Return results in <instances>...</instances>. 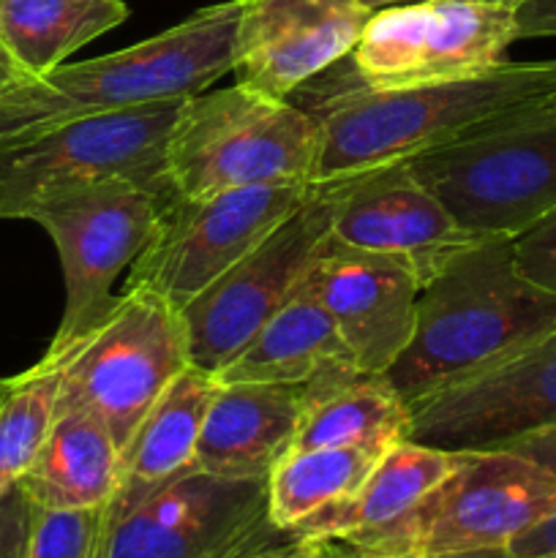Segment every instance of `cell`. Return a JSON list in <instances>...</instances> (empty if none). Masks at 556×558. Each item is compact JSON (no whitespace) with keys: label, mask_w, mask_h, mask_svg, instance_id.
I'll return each instance as SVG.
<instances>
[{"label":"cell","mask_w":556,"mask_h":558,"mask_svg":"<svg viewBox=\"0 0 556 558\" xmlns=\"http://www.w3.org/2000/svg\"><path fill=\"white\" fill-rule=\"evenodd\" d=\"M556 96V60H501L483 74L409 87L333 85L309 112L319 123L311 185L442 150L518 109Z\"/></svg>","instance_id":"obj_1"},{"label":"cell","mask_w":556,"mask_h":558,"mask_svg":"<svg viewBox=\"0 0 556 558\" xmlns=\"http://www.w3.org/2000/svg\"><path fill=\"white\" fill-rule=\"evenodd\" d=\"M556 327V294L518 272L512 238H480L418 298L414 336L385 371L407 403L494 368Z\"/></svg>","instance_id":"obj_2"},{"label":"cell","mask_w":556,"mask_h":558,"mask_svg":"<svg viewBox=\"0 0 556 558\" xmlns=\"http://www.w3.org/2000/svg\"><path fill=\"white\" fill-rule=\"evenodd\" d=\"M243 0L207 5L158 36L104 58L63 63L0 90V145L90 114L183 104L234 71Z\"/></svg>","instance_id":"obj_3"},{"label":"cell","mask_w":556,"mask_h":558,"mask_svg":"<svg viewBox=\"0 0 556 558\" xmlns=\"http://www.w3.org/2000/svg\"><path fill=\"white\" fill-rule=\"evenodd\" d=\"M319 123L289 98L234 82L185 98L167 136V172L178 196L254 185H311Z\"/></svg>","instance_id":"obj_4"},{"label":"cell","mask_w":556,"mask_h":558,"mask_svg":"<svg viewBox=\"0 0 556 558\" xmlns=\"http://www.w3.org/2000/svg\"><path fill=\"white\" fill-rule=\"evenodd\" d=\"M409 167L467 232L518 238L556 207V104L505 114Z\"/></svg>","instance_id":"obj_5"},{"label":"cell","mask_w":556,"mask_h":558,"mask_svg":"<svg viewBox=\"0 0 556 558\" xmlns=\"http://www.w3.org/2000/svg\"><path fill=\"white\" fill-rule=\"evenodd\" d=\"M556 512V474L510 450L469 452L407 515L341 543L360 558H431L507 548Z\"/></svg>","instance_id":"obj_6"},{"label":"cell","mask_w":556,"mask_h":558,"mask_svg":"<svg viewBox=\"0 0 556 558\" xmlns=\"http://www.w3.org/2000/svg\"><path fill=\"white\" fill-rule=\"evenodd\" d=\"M164 205L123 178L87 180L41 194L27 205L58 248L65 308L44 357H65L112 311V283L150 243Z\"/></svg>","instance_id":"obj_7"},{"label":"cell","mask_w":556,"mask_h":558,"mask_svg":"<svg viewBox=\"0 0 556 558\" xmlns=\"http://www.w3.org/2000/svg\"><path fill=\"white\" fill-rule=\"evenodd\" d=\"M52 360H65L58 412H90L123 452L164 390L191 365L183 314L150 289H125L90 336Z\"/></svg>","instance_id":"obj_8"},{"label":"cell","mask_w":556,"mask_h":558,"mask_svg":"<svg viewBox=\"0 0 556 558\" xmlns=\"http://www.w3.org/2000/svg\"><path fill=\"white\" fill-rule=\"evenodd\" d=\"M180 104L90 114L0 145V221L25 216L41 194L87 180L123 178L164 207L178 196L167 172V136Z\"/></svg>","instance_id":"obj_9"},{"label":"cell","mask_w":556,"mask_h":558,"mask_svg":"<svg viewBox=\"0 0 556 558\" xmlns=\"http://www.w3.org/2000/svg\"><path fill=\"white\" fill-rule=\"evenodd\" d=\"M314 185H254L207 196H174L150 243L129 267V287H145L183 311L216 278L270 238L309 202Z\"/></svg>","instance_id":"obj_10"},{"label":"cell","mask_w":556,"mask_h":558,"mask_svg":"<svg viewBox=\"0 0 556 558\" xmlns=\"http://www.w3.org/2000/svg\"><path fill=\"white\" fill-rule=\"evenodd\" d=\"M518 41L516 3L409 0L371 14L349 58L360 87H409L483 74Z\"/></svg>","instance_id":"obj_11"},{"label":"cell","mask_w":556,"mask_h":558,"mask_svg":"<svg viewBox=\"0 0 556 558\" xmlns=\"http://www.w3.org/2000/svg\"><path fill=\"white\" fill-rule=\"evenodd\" d=\"M333 205L336 185H314L289 221L180 311L191 365L216 374L298 292L333 232Z\"/></svg>","instance_id":"obj_12"},{"label":"cell","mask_w":556,"mask_h":558,"mask_svg":"<svg viewBox=\"0 0 556 558\" xmlns=\"http://www.w3.org/2000/svg\"><path fill=\"white\" fill-rule=\"evenodd\" d=\"M409 439L491 452L556 425V327L483 374L409 403Z\"/></svg>","instance_id":"obj_13"},{"label":"cell","mask_w":556,"mask_h":558,"mask_svg":"<svg viewBox=\"0 0 556 558\" xmlns=\"http://www.w3.org/2000/svg\"><path fill=\"white\" fill-rule=\"evenodd\" d=\"M270 526L267 480L191 469L104 529L98 558H216Z\"/></svg>","instance_id":"obj_14"},{"label":"cell","mask_w":556,"mask_h":558,"mask_svg":"<svg viewBox=\"0 0 556 558\" xmlns=\"http://www.w3.org/2000/svg\"><path fill=\"white\" fill-rule=\"evenodd\" d=\"M303 283L325 305L360 371L385 374L412 341L423 287L409 262L354 248L330 232Z\"/></svg>","instance_id":"obj_15"},{"label":"cell","mask_w":556,"mask_h":558,"mask_svg":"<svg viewBox=\"0 0 556 558\" xmlns=\"http://www.w3.org/2000/svg\"><path fill=\"white\" fill-rule=\"evenodd\" d=\"M371 14L358 0H243L234 41L238 82L289 98L352 52Z\"/></svg>","instance_id":"obj_16"},{"label":"cell","mask_w":556,"mask_h":558,"mask_svg":"<svg viewBox=\"0 0 556 558\" xmlns=\"http://www.w3.org/2000/svg\"><path fill=\"white\" fill-rule=\"evenodd\" d=\"M333 234L354 248L379 251L409 262L420 287L452 256L478 243L447 207L414 178L409 161L338 180Z\"/></svg>","instance_id":"obj_17"},{"label":"cell","mask_w":556,"mask_h":558,"mask_svg":"<svg viewBox=\"0 0 556 558\" xmlns=\"http://www.w3.org/2000/svg\"><path fill=\"white\" fill-rule=\"evenodd\" d=\"M305 385H218L194 452V472L227 480H267L294 447Z\"/></svg>","instance_id":"obj_18"},{"label":"cell","mask_w":556,"mask_h":558,"mask_svg":"<svg viewBox=\"0 0 556 558\" xmlns=\"http://www.w3.org/2000/svg\"><path fill=\"white\" fill-rule=\"evenodd\" d=\"M216 390V376L196 365H189L164 390L120 452L118 488L104 507V529L194 469L196 441Z\"/></svg>","instance_id":"obj_19"},{"label":"cell","mask_w":556,"mask_h":558,"mask_svg":"<svg viewBox=\"0 0 556 558\" xmlns=\"http://www.w3.org/2000/svg\"><path fill=\"white\" fill-rule=\"evenodd\" d=\"M409 403L385 374H368L354 363L333 365L305 381L294 450L358 447L387 452L409 439Z\"/></svg>","instance_id":"obj_20"},{"label":"cell","mask_w":556,"mask_h":558,"mask_svg":"<svg viewBox=\"0 0 556 558\" xmlns=\"http://www.w3.org/2000/svg\"><path fill=\"white\" fill-rule=\"evenodd\" d=\"M469 452H450L407 439L376 461L374 472L347 499L305 518L292 534L305 543H354L407 515L442 480L450 477Z\"/></svg>","instance_id":"obj_21"},{"label":"cell","mask_w":556,"mask_h":558,"mask_svg":"<svg viewBox=\"0 0 556 558\" xmlns=\"http://www.w3.org/2000/svg\"><path fill=\"white\" fill-rule=\"evenodd\" d=\"M354 363L325 305L305 283L265 322L259 332L218 368V385H305L333 365Z\"/></svg>","instance_id":"obj_22"},{"label":"cell","mask_w":556,"mask_h":558,"mask_svg":"<svg viewBox=\"0 0 556 558\" xmlns=\"http://www.w3.org/2000/svg\"><path fill=\"white\" fill-rule=\"evenodd\" d=\"M120 447L85 409L55 414L41 452L22 477V490L36 507L82 510L107 507L118 488Z\"/></svg>","instance_id":"obj_23"},{"label":"cell","mask_w":556,"mask_h":558,"mask_svg":"<svg viewBox=\"0 0 556 558\" xmlns=\"http://www.w3.org/2000/svg\"><path fill=\"white\" fill-rule=\"evenodd\" d=\"M125 20L123 0H0V44L25 82L63 65Z\"/></svg>","instance_id":"obj_24"},{"label":"cell","mask_w":556,"mask_h":558,"mask_svg":"<svg viewBox=\"0 0 556 558\" xmlns=\"http://www.w3.org/2000/svg\"><path fill=\"white\" fill-rule=\"evenodd\" d=\"M382 456L358 447H292L267 474V518L292 534L305 518L352 496Z\"/></svg>","instance_id":"obj_25"},{"label":"cell","mask_w":556,"mask_h":558,"mask_svg":"<svg viewBox=\"0 0 556 558\" xmlns=\"http://www.w3.org/2000/svg\"><path fill=\"white\" fill-rule=\"evenodd\" d=\"M63 363L41 357L22 374L0 379V499L22 483L52 430Z\"/></svg>","instance_id":"obj_26"},{"label":"cell","mask_w":556,"mask_h":558,"mask_svg":"<svg viewBox=\"0 0 556 558\" xmlns=\"http://www.w3.org/2000/svg\"><path fill=\"white\" fill-rule=\"evenodd\" d=\"M104 543V507L52 510L33 505L27 558H98Z\"/></svg>","instance_id":"obj_27"},{"label":"cell","mask_w":556,"mask_h":558,"mask_svg":"<svg viewBox=\"0 0 556 558\" xmlns=\"http://www.w3.org/2000/svg\"><path fill=\"white\" fill-rule=\"evenodd\" d=\"M512 256L529 283L556 294V207L512 238Z\"/></svg>","instance_id":"obj_28"},{"label":"cell","mask_w":556,"mask_h":558,"mask_svg":"<svg viewBox=\"0 0 556 558\" xmlns=\"http://www.w3.org/2000/svg\"><path fill=\"white\" fill-rule=\"evenodd\" d=\"M31 518L33 501L16 485L0 499V558H27Z\"/></svg>","instance_id":"obj_29"},{"label":"cell","mask_w":556,"mask_h":558,"mask_svg":"<svg viewBox=\"0 0 556 558\" xmlns=\"http://www.w3.org/2000/svg\"><path fill=\"white\" fill-rule=\"evenodd\" d=\"M518 38L556 36V0H521L516 3Z\"/></svg>","instance_id":"obj_30"},{"label":"cell","mask_w":556,"mask_h":558,"mask_svg":"<svg viewBox=\"0 0 556 558\" xmlns=\"http://www.w3.org/2000/svg\"><path fill=\"white\" fill-rule=\"evenodd\" d=\"M510 558H556V512L507 545Z\"/></svg>","instance_id":"obj_31"},{"label":"cell","mask_w":556,"mask_h":558,"mask_svg":"<svg viewBox=\"0 0 556 558\" xmlns=\"http://www.w3.org/2000/svg\"><path fill=\"white\" fill-rule=\"evenodd\" d=\"M501 450L518 452V456L529 458V461H534L537 466L548 469L551 474H556V425L554 428H545V430H537V434L523 436V439L512 441V445L501 447Z\"/></svg>","instance_id":"obj_32"},{"label":"cell","mask_w":556,"mask_h":558,"mask_svg":"<svg viewBox=\"0 0 556 558\" xmlns=\"http://www.w3.org/2000/svg\"><path fill=\"white\" fill-rule=\"evenodd\" d=\"M294 539H298L294 534L270 526L267 532H262V534H256V537L245 539V543L234 545V548H229L227 554H221L216 558H265V556L276 554V550H281L283 545L294 543Z\"/></svg>","instance_id":"obj_33"},{"label":"cell","mask_w":556,"mask_h":558,"mask_svg":"<svg viewBox=\"0 0 556 558\" xmlns=\"http://www.w3.org/2000/svg\"><path fill=\"white\" fill-rule=\"evenodd\" d=\"M316 550H319V558H360L341 543H316ZM431 558H510V556H507V548H488V550H472V554H447V556H431Z\"/></svg>","instance_id":"obj_34"},{"label":"cell","mask_w":556,"mask_h":558,"mask_svg":"<svg viewBox=\"0 0 556 558\" xmlns=\"http://www.w3.org/2000/svg\"><path fill=\"white\" fill-rule=\"evenodd\" d=\"M265 558H319V550H316V543H305V539H294V543L283 545L276 554Z\"/></svg>","instance_id":"obj_35"},{"label":"cell","mask_w":556,"mask_h":558,"mask_svg":"<svg viewBox=\"0 0 556 558\" xmlns=\"http://www.w3.org/2000/svg\"><path fill=\"white\" fill-rule=\"evenodd\" d=\"M16 82H22L20 69H16L14 60L9 58V52H5L3 44H0V90H5V87L16 85Z\"/></svg>","instance_id":"obj_36"},{"label":"cell","mask_w":556,"mask_h":558,"mask_svg":"<svg viewBox=\"0 0 556 558\" xmlns=\"http://www.w3.org/2000/svg\"><path fill=\"white\" fill-rule=\"evenodd\" d=\"M358 3L365 5V9H371V11H379V9H387V5L409 3V0H358Z\"/></svg>","instance_id":"obj_37"},{"label":"cell","mask_w":556,"mask_h":558,"mask_svg":"<svg viewBox=\"0 0 556 558\" xmlns=\"http://www.w3.org/2000/svg\"><path fill=\"white\" fill-rule=\"evenodd\" d=\"M494 3H521V0H494Z\"/></svg>","instance_id":"obj_38"},{"label":"cell","mask_w":556,"mask_h":558,"mask_svg":"<svg viewBox=\"0 0 556 558\" xmlns=\"http://www.w3.org/2000/svg\"><path fill=\"white\" fill-rule=\"evenodd\" d=\"M551 104H556V96H554V98H551Z\"/></svg>","instance_id":"obj_39"}]
</instances>
